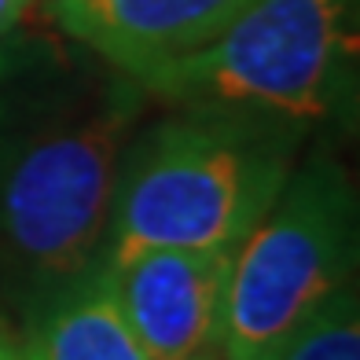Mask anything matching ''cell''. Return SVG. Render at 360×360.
<instances>
[{"instance_id": "cell-1", "label": "cell", "mask_w": 360, "mask_h": 360, "mask_svg": "<svg viewBox=\"0 0 360 360\" xmlns=\"http://www.w3.org/2000/svg\"><path fill=\"white\" fill-rule=\"evenodd\" d=\"M147 107L133 74L59 30L0 37V269L30 309L103 254Z\"/></svg>"}, {"instance_id": "cell-2", "label": "cell", "mask_w": 360, "mask_h": 360, "mask_svg": "<svg viewBox=\"0 0 360 360\" xmlns=\"http://www.w3.org/2000/svg\"><path fill=\"white\" fill-rule=\"evenodd\" d=\"M309 133L232 107H169L140 122L114 176L103 254L236 250L283 191Z\"/></svg>"}, {"instance_id": "cell-3", "label": "cell", "mask_w": 360, "mask_h": 360, "mask_svg": "<svg viewBox=\"0 0 360 360\" xmlns=\"http://www.w3.org/2000/svg\"><path fill=\"white\" fill-rule=\"evenodd\" d=\"M356 74V0H250L221 34L140 74L151 103L316 122L342 114Z\"/></svg>"}, {"instance_id": "cell-4", "label": "cell", "mask_w": 360, "mask_h": 360, "mask_svg": "<svg viewBox=\"0 0 360 360\" xmlns=\"http://www.w3.org/2000/svg\"><path fill=\"white\" fill-rule=\"evenodd\" d=\"M356 191L338 158L294 166L269 214L232 250L224 294V360H276L294 331L353 283Z\"/></svg>"}, {"instance_id": "cell-5", "label": "cell", "mask_w": 360, "mask_h": 360, "mask_svg": "<svg viewBox=\"0 0 360 360\" xmlns=\"http://www.w3.org/2000/svg\"><path fill=\"white\" fill-rule=\"evenodd\" d=\"M107 261L122 313L147 360L221 356L232 250L151 247Z\"/></svg>"}, {"instance_id": "cell-6", "label": "cell", "mask_w": 360, "mask_h": 360, "mask_svg": "<svg viewBox=\"0 0 360 360\" xmlns=\"http://www.w3.org/2000/svg\"><path fill=\"white\" fill-rule=\"evenodd\" d=\"M250 0H44L59 34L125 74H147L210 44Z\"/></svg>"}, {"instance_id": "cell-7", "label": "cell", "mask_w": 360, "mask_h": 360, "mask_svg": "<svg viewBox=\"0 0 360 360\" xmlns=\"http://www.w3.org/2000/svg\"><path fill=\"white\" fill-rule=\"evenodd\" d=\"M22 360H147L129 327L110 261L100 254L85 272L34 305Z\"/></svg>"}, {"instance_id": "cell-8", "label": "cell", "mask_w": 360, "mask_h": 360, "mask_svg": "<svg viewBox=\"0 0 360 360\" xmlns=\"http://www.w3.org/2000/svg\"><path fill=\"white\" fill-rule=\"evenodd\" d=\"M276 360H360V305L346 283L309 316Z\"/></svg>"}, {"instance_id": "cell-9", "label": "cell", "mask_w": 360, "mask_h": 360, "mask_svg": "<svg viewBox=\"0 0 360 360\" xmlns=\"http://www.w3.org/2000/svg\"><path fill=\"white\" fill-rule=\"evenodd\" d=\"M30 8H34V0H0V37L19 30V22L30 15Z\"/></svg>"}, {"instance_id": "cell-10", "label": "cell", "mask_w": 360, "mask_h": 360, "mask_svg": "<svg viewBox=\"0 0 360 360\" xmlns=\"http://www.w3.org/2000/svg\"><path fill=\"white\" fill-rule=\"evenodd\" d=\"M0 360H22V356H19V346H15L4 331H0Z\"/></svg>"}, {"instance_id": "cell-11", "label": "cell", "mask_w": 360, "mask_h": 360, "mask_svg": "<svg viewBox=\"0 0 360 360\" xmlns=\"http://www.w3.org/2000/svg\"><path fill=\"white\" fill-rule=\"evenodd\" d=\"M214 360H224V356H214Z\"/></svg>"}]
</instances>
